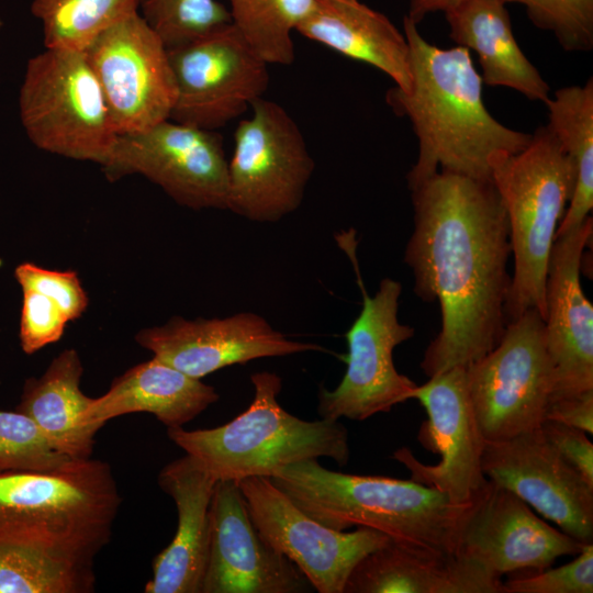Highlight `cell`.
Here are the masks:
<instances>
[{
  "mask_svg": "<svg viewBox=\"0 0 593 593\" xmlns=\"http://www.w3.org/2000/svg\"><path fill=\"white\" fill-rule=\"evenodd\" d=\"M501 579L459 555L390 540L356 564L344 593H506Z\"/></svg>",
  "mask_w": 593,
  "mask_h": 593,
  "instance_id": "22",
  "label": "cell"
},
{
  "mask_svg": "<svg viewBox=\"0 0 593 593\" xmlns=\"http://www.w3.org/2000/svg\"><path fill=\"white\" fill-rule=\"evenodd\" d=\"M445 14L450 38L478 54L482 83L546 103L550 88L519 48L502 0H462Z\"/></svg>",
  "mask_w": 593,
  "mask_h": 593,
  "instance_id": "25",
  "label": "cell"
},
{
  "mask_svg": "<svg viewBox=\"0 0 593 593\" xmlns=\"http://www.w3.org/2000/svg\"><path fill=\"white\" fill-rule=\"evenodd\" d=\"M465 369L484 440H504L540 427L555 374L545 321L536 309L508 322L500 343Z\"/></svg>",
  "mask_w": 593,
  "mask_h": 593,
  "instance_id": "9",
  "label": "cell"
},
{
  "mask_svg": "<svg viewBox=\"0 0 593 593\" xmlns=\"http://www.w3.org/2000/svg\"><path fill=\"white\" fill-rule=\"evenodd\" d=\"M583 545L539 518L512 491L488 479L473 496L457 553L496 575L549 568L559 557L577 556Z\"/></svg>",
  "mask_w": 593,
  "mask_h": 593,
  "instance_id": "17",
  "label": "cell"
},
{
  "mask_svg": "<svg viewBox=\"0 0 593 593\" xmlns=\"http://www.w3.org/2000/svg\"><path fill=\"white\" fill-rule=\"evenodd\" d=\"M19 114L37 148L103 166L118 134L101 87L82 52L45 48L27 60Z\"/></svg>",
  "mask_w": 593,
  "mask_h": 593,
  "instance_id": "7",
  "label": "cell"
},
{
  "mask_svg": "<svg viewBox=\"0 0 593 593\" xmlns=\"http://www.w3.org/2000/svg\"><path fill=\"white\" fill-rule=\"evenodd\" d=\"M233 26L269 65H291L295 58L292 33L313 8L314 0H227Z\"/></svg>",
  "mask_w": 593,
  "mask_h": 593,
  "instance_id": "30",
  "label": "cell"
},
{
  "mask_svg": "<svg viewBox=\"0 0 593 593\" xmlns=\"http://www.w3.org/2000/svg\"><path fill=\"white\" fill-rule=\"evenodd\" d=\"M555 421L593 434V390L551 398L545 421Z\"/></svg>",
  "mask_w": 593,
  "mask_h": 593,
  "instance_id": "38",
  "label": "cell"
},
{
  "mask_svg": "<svg viewBox=\"0 0 593 593\" xmlns=\"http://www.w3.org/2000/svg\"><path fill=\"white\" fill-rule=\"evenodd\" d=\"M217 480L192 456L166 465L158 485L178 514L171 542L153 560L146 593H201L210 542V505Z\"/></svg>",
  "mask_w": 593,
  "mask_h": 593,
  "instance_id": "21",
  "label": "cell"
},
{
  "mask_svg": "<svg viewBox=\"0 0 593 593\" xmlns=\"http://www.w3.org/2000/svg\"><path fill=\"white\" fill-rule=\"evenodd\" d=\"M26 414L0 411V472L53 471L71 462Z\"/></svg>",
  "mask_w": 593,
  "mask_h": 593,
  "instance_id": "32",
  "label": "cell"
},
{
  "mask_svg": "<svg viewBox=\"0 0 593 593\" xmlns=\"http://www.w3.org/2000/svg\"><path fill=\"white\" fill-rule=\"evenodd\" d=\"M167 51L176 85L175 122L217 131L268 89L269 64L232 23Z\"/></svg>",
  "mask_w": 593,
  "mask_h": 593,
  "instance_id": "11",
  "label": "cell"
},
{
  "mask_svg": "<svg viewBox=\"0 0 593 593\" xmlns=\"http://www.w3.org/2000/svg\"><path fill=\"white\" fill-rule=\"evenodd\" d=\"M410 191L414 230L404 262L415 294L438 300L441 313L421 361L430 378L469 366L500 343L512 280L510 224L492 180L437 171Z\"/></svg>",
  "mask_w": 593,
  "mask_h": 593,
  "instance_id": "1",
  "label": "cell"
},
{
  "mask_svg": "<svg viewBox=\"0 0 593 593\" xmlns=\"http://www.w3.org/2000/svg\"><path fill=\"white\" fill-rule=\"evenodd\" d=\"M121 503L112 468L99 459L53 471H3L0 538L94 562L111 540Z\"/></svg>",
  "mask_w": 593,
  "mask_h": 593,
  "instance_id": "4",
  "label": "cell"
},
{
  "mask_svg": "<svg viewBox=\"0 0 593 593\" xmlns=\"http://www.w3.org/2000/svg\"><path fill=\"white\" fill-rule=\"evenodd\" d=\"M270 481L305 514L336 529L367 527L401 545L457 553L471 502L410 480L328 470L317 459L284 466ZM472 501V500H471Z\"/></svg>",
  "mask_w": 593,
  "mask_h": 593,
  "instance_id": "3",
  "label": "cell"
},
{
  "mask_svg": "<svg viewBox=\"0 0 593 593\" xmlns=\"http://www.w3.org/2000/svg\"><path fill=\"white\" fill-rule=\"evenodd\" d=\"M250 381L253 401L234 419L214 428H167L169 439L217 481L270 478L284 466L321 457L347 465L350 449L344 424L305 421L287 412L277 400L282 380L275 372H256Z\"/></svg>",
  "mask_w": 593,
  "mask_h": 593,
  "instance_id": "5",
  "label": "cell"
},
{
  "mask_svg": "<svg viewBox=\"0 0 593 593\" xmlns=\"http://www.w3.org/2000/svg\"><path fill=\"white\" fill-rule=\"evenodd\" d=\"M525 7L537 27L551 32L569 52L593 47V0H502Z\"/></svg>",
  "mask_w": 593,
  "mask_h": 593,
  "instance_id": "33",
  "label": "cell"
},
{
  "mask_svg": "<svg viewBox=\"0 0 593 593\" xmlns=\"http://www.w3.org/2000/svg\"><path fill=\"white\" fill-rule=\"evenodd\" d=\"M45 48L85 52L105 30L138 12V0H33Z\"/></svg>",
  "mask_w": 593,
  "mask_h": 593,
  "instance_id": "29",
  "label": "cell"
},
{
  "mask_svg": "<svg viewBox=\"0 0 593 593\" xmlns=\"http://www.w3.org/2000/svg\"><path fill=\"white\" fill-rule=\"evenodd\" d=\"M82 373L78 351L63 350L41 377L25 380L15 407L30 416L51 443L74 460L92 458L98 433L83 424L92 398L80 390Z\"/></svg>",
  "mask_w": 593,
  "mask_h": 593,
  "instance_id": "26",
  "label": "cell"
},
{
  "mask_svg": "<svg viewBox=\"0 0 593 593\" xmlns=\"http://www.w3.org/2000/svg\"><path fill=\"white\" fill-rule=\"evenodd\" d=\"M462 0H411L407 18L416 25L423 21L426 14L436 11H448Z\"/></svg>",
  "mask_w": 593,
  "mask_h": 593,
  "instance_id": "39",
  "label": "cell"
},
{
  "mask_svg": "<svg viewBox=\"0 0 593 593\" xmlns=\"http://www.w3.org/2000/svg\"><path fill=\"white\" fill-rule=\"evenodd\" d=\"M138 12L167 48L232 23L228 9L216 0H138Z\"/></svg>",
  "mask_w": 593,
  "mask_h": 593,
  "instance_id": "31",
  "label": "cell"
},
{
  "mask_svg": "<svg viewBox=\"0 0 593 593\" xmlns=\"http://www.w3.org/2000/svg\"><path fill=\"white\" fill-rule=\"evenodd\" d=\"M506 593H592L593 544L583 545L567 564L504 582Z\"/></svg>",
  "mask_w": 593,
  "mask_h": 593,
  "instance_id": "34",
  "label": "cell"
},
{
  "mask_svg": "<svg viewBox=\"0 0 593 593\" xmlns=\"http://www.w3.org/2000/svg\"><path fill=\"white\" fill-rule=\"evenodd\" d=\"M540 430L557 452L593 485V444L588 434L555 421H544Z\"/></svg>",
  "mask_w": 593,
  "mask_h": 593,
  "instance_id": "37",
  "label": "cell"
},
{
  "mask_svg": "<svg viewBox=\"0 0 593 593\" xmlns=\"http://www.w3.org/2000/svg\"><path fill=\"white\" fill-rule=\"evenodd\" d=\"M549 127L573 160L577 180L556 238L580 225L593 208V80L558 89L548 99Z\"/></svg>",
  "mask_w": 593,
  "mask_h": 593,
  "instance_id": "27",
  "label": "cell"
},
{
  "mask_svg": "<svg viewBox=\"0 0 593 593\" xmlns=\"http://www.w3.org/2000/svg\"><path fill=\"white\" fill-rule=\"evenodd\" d=\"M490 169L507 213L514 256L507 323L528 309H536L545 320L548 262L558 224L573 194L575 165L546 125L532 134L523 150L494 156Z\"/></svg>",
  "mask_w": 593,
  "mask_h": 593,
  "instance_id": "6",
  "label": "cell"
},
{
  "mask_svg": "<svg viewBox=\"0 0 593 593\" xmlns=\"http://www.w3.org/2000/svg\"><path fill=\"white\" fill-rule=\"evenodd\" d=\"M482 471L563 533L593 544V485L548 443L540 427L484 443Z\"/></svg>",
  "mask_w": 593,
  "mask_h": 593,
  "instance_id": "16",
  "label": "cell"
},
{
  "mask_svg": "<svg viewBox=\"0 0 593 593\" xmlns=\"http://www.w3.org/2000/svg\"><path fill=\"white\" fill-rule=\"evenodd\" d=\"M21 289H32L54 300L69 321L79 318L88 306V295L76 271L51 270L33 262H22L14 269Z\"/></svg>",
  "mask_w": 593,
  "mask_h": 593,
  "instance_id": "35",
  "label": "cell"
},
{
  "mask_svg": "<svg viewBox=\"0 0 593 593\" xmlns=\"http://www.w3.org/2000/svg\"><path fill=\"white\" fill-rule=\"evenodd\" d=\"M296 32L381 70L403 91L411 88L410 46L404 32L360 0H314Z\"/></svg>",
  "mask_w": 593,
  "mask_h": 593,
  "instance_id": "24",
  "label": "cell"
},
{
  "mask_svg": "<svg viewBox=\"0 0 593 593\" xmlns=\"http://www.w3.org/2000/svg\"><path fill=\"white\" fill-rule=\"evenodd\" d=\"M135 340L158 359L195 379L260 358L326 351L317 344L288 338L254 312L223 318L172 316L163 325L141 329Z\"/></svg>",
  "mask_w": 593,
  "mask_h": 593,
  "instance_id": "19",
  "label": "cell"
},
{
  "mask_svg": "<svg viewBox=\"0 0 593 593\" xmlns=\"http://www.w3.org/2000/svg\"><path fill=\"white\" fill-rule=\"evenodd\" d=\"M83 54L118 135L170 119L176 85L168 51L139 12L102 32Z\"/></svg>",
  "mask_w": 593,
  "mask_h": 593,
  "instance_id": "13",
  "label": "cell"
},
{
  "mask_svg": "<svg viewBox=\"0 0 593 593\" xmlns=\"http://www.w3.org/2000/svg\"><path fill=\"white\" fill-rule=\"evenodd\" d=\"M220 399L216 390L153 356L116 377L92 398L83 424L99 430L110 419L149 413L167 428L183 427Z\"/></svg>",
  "mask_w": 593,
  "mask_h": 593,
  "instance_id": "23",
  "label": "cell"
},
{
  "mask_svg": "<svg viewBox=\"0 0 593 593\" xmlns=\"http://www.w3.org/2000/svg\"><path fill=\"white\" fill-rule=\"evenodd\" d=\"M250 109L234 133L227 210L254 222H278L301 205L315 163L283 107L259 98Z\"/></svg>",
  "mask_w": 593,
  "mask_h": 593,
  "instance_id": "8",
  "label": "cell"
},
{
  "mask_svg": "<svg viewBox=\"0 0 593 593\" xmlns=\"http://www.w3.org/2000/svg\"><path fill=\"white\" fill-rule=\"evenodd\" d=\"M250 518L261 537L289 558L320 593H344L356 564L391 539L358 527L354 532L329 528L299 508L269 478L238 481Z\"/></svg>",
  "mask_w": 593,
  "mask_h": 593,
  "instance_id": "14",
  "label": "cell"
},
{
  "mask_svg": "<svg viewBox=\"0 0 593 593\" xmlns=\"http://www.w3.org/2000/svg\"><path fill=\"white\" fill-rule=\"evenodd\" d=\"M102 169L109 181L142 175L192 210H227L228 160L216 131L168 119L118 135Z\"/></svg>",
  "mask_w": 593,
  "mask_h": 593,
  "instance_id": "12",
  "label": "cell"
},
{
  "mask_svg": "<svg viewBox=\"0 0 593 593\" xmlns=\"http://www.w3.org/2000/svg\"><path fill=\"white\" fill-rule=\"evenodd\" d=\"M0 26H1V20H0Z\"/></svg>",
  "mask_w": 593,
  "mask_h": 593,
  "instance_id": "40",
  "label": "cell"
},
{
  "mask_svg": "<svg viewBox=\"0 0 593 593\" xmlns=\"http://www.w3.org/2000/svg\"><path fill=\"white\" fill-rule=\"evenodd\" d=\"M94 588V562L0 538V593H91Z\"/></svg>",
  "mask_w": 593,
  "mask_h": 593,
  "instance_id": "28",
  "label": "cell"
},
{
  "mask_svg": "<svg viewBox=\"0 0 593 593\" xmlns=\"http://www.w3.org/2000/svg\"><path fill=\"white\" fill-rule=\"evenodd\" d=\"M403 32L410 46L412 83L385 93L394 113L406 116L418 139V156L409 171V189L437 171L491 180V159L515 154L532 134L506 127L488 111L482 80L469 49L428 43L406 15Z\"/></svg>",
  "mask_w": 593,
  "mask_h": 593,
  "instance_id": "2",
  "label": "cell"
},
{
  "mask_svg": "<svg viewBox=\"0 0 593 593\" xmlns=\"http://www.w3.org/2000/svg\"><path fill=\"white\" fill-rule=\"evenodd\" d=\"M411 399L419 401L427 414L418 440L439 456V462L422 463L407 447L396 449L392 458L406 467L413 481L440 491L452 503L471 502L488 479L481 465L485 440L471 405L466 369L430 377L416 385Z\"/></svg>",
  "mask_w": 593,
  "mask_h": 593,
  "instance_id": "15",
  "label": "cell"
},
{
  "mask_svg": "<svg viewBox=\"0 0 593 593\" xmlns=\"http://www.w3.org/2000/svg\"><path fill=\"white\" fill-rule=\"evenodd\" d=\"M338 242L345 244L342 246L354 262L362 292V307L345 334L348 346L346 372L334 390L321 388L317 410L322 418L339 421L345 417L361 422L378 413H388L411 399L417 384L398 372L393 351L415 332L399 321L401 283L383 278L378 291L369 295L349 238L339 237Z\"/></svg>",
  "mask_w": 593,
  "mask_h": 593,
  "instance_id": "10",
  "label": "cell"
},
{
  "mask_svg": "<svg viewBox=\"0 0 593 593\" xmlns=\"http://www.w3.org/2000/svg\"><path fill=\"white\" fill-rule=\"evenodd\" d=\"M313 590L304 573L256 529L238 482L217 481L210 505L209 555L201 593Z\"/></svg>",
  "mask_w": 593,
  "mask_h": 593,
  "instance_id": "18",
  "label": "cell"
},
{
  "mask_svg": "<svg viewBox=\"0 0 593 593\" xmlns=\"http://www.w3.org/2000/svg\"><path fill=\"white\" fill-rule=\"evenodd\" d=\"M22 294L19 338L22 350L32 355L58 342L69 320L46 295L26 288L22 289Z\"/></svg>",
  "mask_w": 593,
  "mask_h": 593,
  "instance_id": "36",
  "label": "cell"
},
{
  "mask_svg": "<svg viewBox=\"0 0 593 593\" xmlns=\"http://www.w3.org/2000/svg\"><path fill=\"white\" fill-rule=\"evenodd\" d=\"M592 216L555 239L547 270L545 336L553 367L551 398L593 390V306L583 293V250Z\"/></svg>",
  "mask_w": 593,
  "mask_h": 593,
  "instance_id": "20",
  "label": "cell"
}]
</instances>
